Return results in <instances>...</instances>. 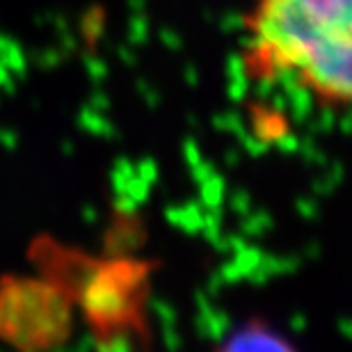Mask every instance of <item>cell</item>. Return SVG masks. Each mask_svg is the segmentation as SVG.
<instances>
[{"label":"cell","mask_w":352,"mask_h":352,"mask_svg":"<svg viewBox=\"0 0 352 352\" xmlns=\"http://www.w3.org/2000/svg\"><path fill=\"white\" fill-rule=\"evenodd\" d=\"M241 74L325 110H352V0H243Z\"/></svg>","instance_id":"cell-1"},{"label":"cell","mask_w":352,"mask_h":352,"mask_svg":"<svg viewBox=\"0 0 352 352\" xmlns=\"http://www.w3.org/2000/svg\"><path fill=\"white\" fill-rule=\"evenodd\" d=\"M222 352H295L265 327H245L224 343Z\"/></svg>","instance_id":"cell-2"}]
</instances>
